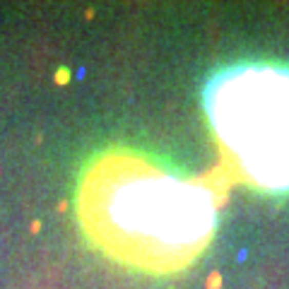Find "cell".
<instances>
[{
    "mask_svg": "<svg viewBox=\"0 0 289 289\" xmlns=\"http://www.w3.org/2000/svg\"><path fill=\"white\" fill-rule=\"evenodd\" d=\"M80 215L99 246L145 270L186 265L210 241L217 219L205 186L125 157L102 159L87 174Z\"/></svg>",
    "mask_w": 289,
    "mask_h": 289,
    "instance_id": "obj_1",
    "label": "cell"
},
{
    "mask_svg": "<svg viewBox=\"0 0 289 289\" xmlns=\"http://www.w3.org/2000/svg\"><path fill=\"white\" fill-rule=\"evenodd\" d=\"M217 140L256 186L289 190V68L234 65L205 87Z\"/></svg>",
    "mask_w": 289,
    "mask_h": 289,
    "instance_id": "obj_2",
    "label": "cell"
}]
</instances>
